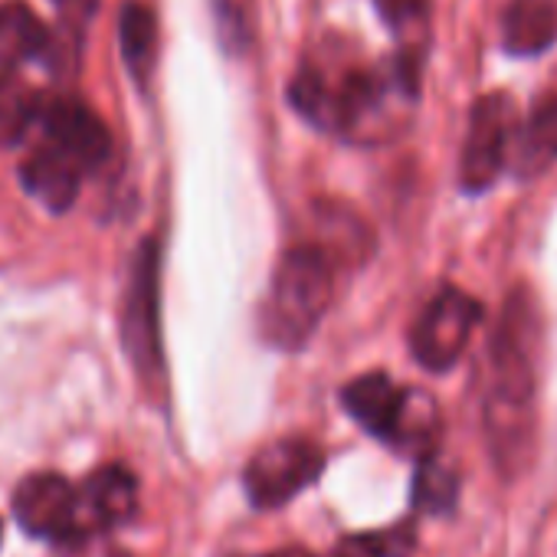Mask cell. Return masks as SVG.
I'll use <instances>...</instances> for the list:
<instances>
[{"label": "cell", "instance_id": "21", "mask_svg": "<svg viewBox=\"0 0 557 557\" xmlns=\"http://www.w3.org/2000/svg\"><path fill=\"white\" fill-rule=\"evenodd\" d=\"M0 541H4V521H0Z\"/></svg>", "mask_w": 557, "mask_h": 557}, {"label": "cell", "instance_id": "16", "mask_svg": "<svg viewBox=\"0 0 557 557\" xmlns=\"http://www.w3.org/2000/svg\"><path fill=\"white\" fill-rule=\"evenodd\" d=\"M374 4H377V14L384 17V24L400 40L397 57L423 66V53H426V44H430L426 0H374Z\"/></svg>", "mask_w": 557, "mask_h": 557}, {"label": "cell", "instance_id": "12", "mask_svg": "<svg viewBox=\"0 0 557 557\" xmlns=\"http://www.w3.org/2000/svg\"><path fill=\"white\" fill-rule=\"evenodd\" d=\"M394 449L407 453V456H430L436 453L440 443V407L426 391H404L400 397V410L394 417V426L387 433V440Z\"/></svg>", "mask_w": 557, "mask_h": 557}, {"label": "cell", "instance_id": "20", "mask_svg": "<svg viewBox=\"0 0 557 557\" xmlns=\"http://www.w3.org/2000/svg\"><path fill=\"white\" fill-rule=\"evenodd\" d=\"M265 557H312V554L302 550V547H283V550H272V554H265Z\"/></svg>", "mask_w": 557, "mask_h": 557}, {"label": "cell", "instance_id": "10", "mask_svg": "<svg viewBox=\"0 0 557 557\" xmlns=\"http://www.w3.org/2000/svg\"><path fill=\"white\" fill-rule=\"evenodd\" d=\"M79 168L63 154L57 151L53 145H44L37 148L24 168H21V181H24V190L30 197H37L47 210L53 213H63L73 207L76 194H79Z\"/></svg>", "mask_w": 557, "mask_h": 557}, {"label": "cell", "instance_id": "3", "mask_svg": "<svg viewBox=\"0 0 557 557\" xmlns=\"http://www.w3.org/2000/svg\"><path fill=\"white\" fill-rule=\"evenodd\" d=\"M325 469V453L312 440H275L262 446L243 472L249 502L262 511L289 505Z\"/></svg>", "mask_w": 557, "mask_h": 557}, {"label": "cell", "instance_id": "17", "mask_svg": "<svg viewBox=\"0 0 557 557\" xmlns=\"http://www.w3.org/2000/svg\"><path fill=\"white\" fill-rule=\"evenodd\" d=\"M119 34H122V53H125L128 70L145 83L151 76L154 50H158V24H154V14L145 4H138V0H128V4L122 8Z\"/></svg>", "mask_w": 557, "mask_h": 557}, {"label": "cell", "instance_id": "4", "mask_svg": "<svg viewBox=\"0 0 557 557\" xmlns=\"http://www.w3.org/2000/svg\"><path fill=\"white\" fill-rule=\"evenodd\" d=\"M479 322H482V306L469 293L443 286L413 322L410 351L426 371L443 374L462 358Z\"/></svg>", "mask_w": 557, "mask_h": 557}, {"label": "cell", "instance_id": "18", "mask_svg": "<svg viewBox=\"0 0 557 557\" xmlns=\"http://www.w3.org/2000/svg\"><path fill=\"white\" fill-rule=\"evenodd\" d=\"M40 96L14 73L0 76V148L17 145L37 122Z\"/></svg>", "mask_w": 557, "mask_h": 557}, {"label": "cell", "instance_id": "11", "mask_svg": "<svg viewBox=\"0 0 557 557\" xmlns=\"http://www.w3.org/2000/svg\"><path fill=\"white\" fill-rule=\"evenodd\" d=\"M400 397H404V387H397L381 371L361 374L342 391V404L351 413V420L377 440H387L394 417L400 410Z\"/></svg>", "mask_w": 557, "mask_h": 557}, {"label": "cell", "instance_id": "22", "mask_svg": "<svg viewBox=\"0 0 557 557\" xmlns=\"http://www.w3.org/2000/svg\"><path fill=\"white\" fill-rule=\"evenodd\" d=\"M329 557H338V554H335V550H332V554H329Z\"/></svg>", "mask_w": 557, "mask_h": 557}, {"label": "cell", "instance_id": "8", "mask_svg": "<svg viewBox=\"0 0 557 557\" xmlns=\"http://www.w3.org/2000/svg\"><path fill=\"white\" fill-rule=\"evenodd\" d=\"M138 511V479L125 466L96 469L83 488H76V541L119 528Z\"/></svg>", "mask_w": 557, "mask_h": 557}, {"label": "cell", "instance_id": "15", "mask_svg": "<svg viewBox=\"0 0 557 557\" xmlns=\"http://www.w3.org/2000/svg\"><path fill=\"white\" fill-rule=\"evenodd\" d=\"M410 502L420 515H449L459 502V475L449 462H443L436 453L417 459Z\"/></svg>", "mask_w": 557, "mask_h": 557}, {"label": "cell", "instance_id": "9", "mask_svg": "<svg viewBox=\"0 0 557 557\" xmlns=\"http://www.w3.org/2000/svg\"><path fill=\"white\" fill-rule=\"evenodd\" d=\"M557 44V0H508L502 47L508 57H537Z\"/></svg>", "mask_w": 557, "mask_h": 557}, {"label": "cell", "instance_id": "1", "mask_svg": "<svg viewBox=\"0 0 557 557\" xmlns=\"http://www.w3.org/2000/svg\"><path fill=\"white\" fill-rule=\"evenodd\" d=\"M332 302V262L319 246H296L278 259L262 306V335L275 345L302 348Z\"/></svg>", "mask_w": 557, "mask_h": 557}, {"label": "cell", "instance_id": "19", "mask_svg": "<svg viewBox=\"0 0 557 557\" xmlns=\"http://www.w3.org/2000/svg\"><path fill=\"white\" fill-rule=\"evenodd\" d=\"M53 4L73 30L86 27L92 21V14L99 11V0H53Z\"/></svg>", "mask_w": 557, "mask_h": 557}, {"label": "cell", "instance_id": "6", "mask_svg": "<svg viewBox=\"0 0 557 557\" xmlns=\"http://www.w3.org/2000/svg\"><path fill=\"white\" fill-rule=\"evenodd\" d=\"M37 122L44 125V132L50 138L47 145L63 151L79 171H96L109 161L112 135H109L106 122L86 102H79L73 96H57V99L40 96Z\"/></svg>", "mask_w": 557, "mask_h": 557}, {"label": "cell", "instance_id": "7", "mask_svg": "<svg viewBox=\"0 0 557 557\" xmlns=\"http://www.w3.org/2000/svg\"><path fill=\"white\" fill-rule=\"evenodd\" d=\"M21 528L44 541H76V488L57 472H34L14 492Z\"/></svg>", "mask_w": 557, "mask_h": 557}, {"label": "cell", "instance_id": "5", "mask_svg": "<svg viewBox=\"0 0 557 557\" xmlns=\"http://www.w3.org/2000/svg\"><path fill=\"white\" fill-rule=\"evenodd\" d=\"M122 335L138 377L151 387L161 377V335H158V243L145 239L132 262L125 296Z\"/></svg>", "mask_w": 557, "mask_h": 557}, {"label": "cell", "instance_id": "14", "mask_svg": "<svg viewBox=\"0 0 557 557\" xmlns=\"http://www.w3.org/2000/svg\"><path fill=\"white\" fill-rule=\"evenodd\" d=\"M47 47V27L27 4H11L0 8V66L14 70L34 57H40Z\"/></svg>", "mask_w": 557, "mask_h": 557}, {"label": "cell", "instance_id": "2", "mask_svg": "<svg viewBox=\"0 0 557 557\" xmlns=\"http://www.w3.org/2000/svg\"><path fill=\"white\" fill-rule=\"evenodd\" d=\"M518 132V106L508 92L479 96L469 112V132L459 154V187L466 194H485L508 164Z\"/></svg>", "mask_w": 557, "mask_h": 557}, {"label": "cell", "instance_id": "13", "mask_svg": "<svg viewBox=\"0 0 557 557\" xmlns=\"http://www.w3.org/2000/svg\"><path fill=\"white\" fill-rule=\"evenodd\" d=\"M511 164L521 177H534L557 161V96L537 102L531 119L515 132Z\"/></svg>", "mask_w": 557, "mask_h": 557}]
</instances>
